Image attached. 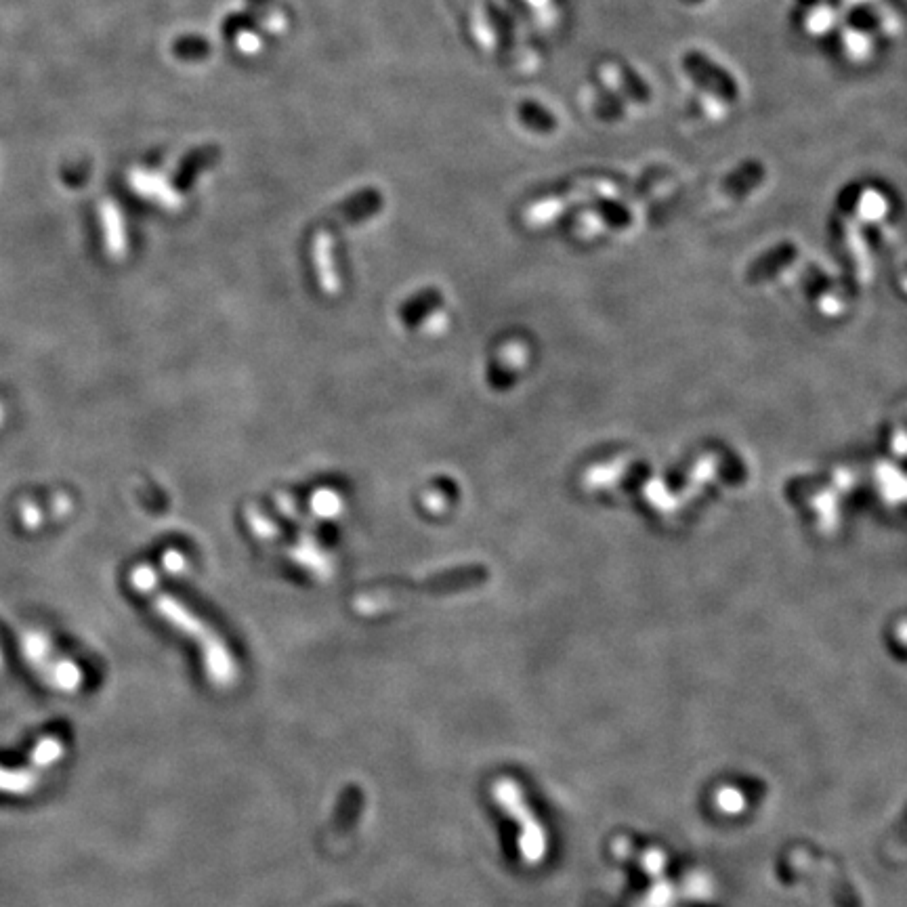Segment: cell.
<instances>
[{
    "label": "cell",
    "mask_w": 907,
    "mask_h": 907,
    "mask_svg": "<svg viewBox=\"0 0 907 907\" xmlns=\"http://www.w3.org/2000/svg\"><path fill=\"white\" fill-rule=\"evenodd\" d=\"M133 586H137L141 595L154 601V607L162 618H166L200 645V649L204 651V664L210 681L219 687H229L238 681V666L234 664V658H231V653L221 641V637H217L213 630H210L204 622H200L192 611L185 609L171 595L160 593L154 569L150 567L133 569Z\"/></svg>",
    "instance_id": "obj_1"
},
{
    "label": "cell",
    "mask_w": 907,
    "mask_h": 907,
    "mask_svg": "<svg viewBox=\"0 0 907 907\" xmlns=\"http://www.w3.org/2000/svg\"><path fill=\"white\" fill-rule=\"evenodd\" d=\"M498 807L509 815L519 828V851L527 866H538L546 857V832L527 805L521 786L511 777H502L492 788Z\"/></svg>",
    "instance_id": "obj_2"
},
{
    "label": "cell",
    "mask_w": 907,
    "mask_h": 907,
    "mask_svg": "<svg viewBox=\"0 0 907 907\" xmlns=\"http://www.w3.org/2000/svg\"><path fill=\"white\" fill-rule=\"evenodd\" d=\"M683 68L698 87L712 93L714 97H719L723 101H735L740 97V89H737L735 78L708 55L700 51H689L683 57Z\"/></svg>",
    "instance_id": "obj_3"
},
{
    "label": "cell",
    "mask_w": 907,
    "mask_h": 907,
    "mask_svg": "<svg viewBox=\"0 0 907 907\" xmlns=\"http://www.w3.org/2000/svg\"><path fill=\"white\" fill-rule=\"evenodd\" d=\"M24 651H26L28 660L32 662V666H36L40 670V674L47 679L49 685H53L61 691H76V687L82 681L80 670L70 660L51 662V658L47 656L49 643L45 641V637L28 635L24 641Z\"/></svg>",
    "instance_id": "obj_4"
},
{
    "label": "cell",
    "mask_w": 907,
    "mask_h": 907,
    "mask_svg": "<svg viewBox=\"0 0 907 907\" xmlns=\"http://www.w3.org/2000/svg\"><path fill=\"white\" fill-rule=\"evenodd\" d=\"M313 263H315V273H318L322 290L326 294L339 292L341 278H339V269H336V263H334L332 238L324 229H320V234L313 240Z\"/></svg>",
    "instance_id": "obj_5"
},
{
    "label": "cell",
    "mask_w": 907,
    "mask_h": 907,
    "mask_svg": "<svg viewBox=\"0 0 907 907\" xmlns=\"http://www.w3.org/2000/svg\"><path fill=\"white\" fill-rule=\"evenodd\" d=\"M767 173H765V166L761 162H744L742 166H737L733 173H729L723 181V192L731 198H742L746 194H750L752 189H756L758 185H761L765 181Z\"/></svg>",
    "instance_id": "obj_6"
},
{
    "label": "cell",
    "mask_w": 907,
    "mask_h": 907,
    "mask_svg": "<svg viewBox=\"0 0 907 907\" xmlns=\"http://www.w3.org/2000/svg\"><path fill=\"white\" fill-rule=\"evenodd\" d=\"M38 782H40V769L36 765L30 769L0 767V792L28 794V792L36 790Z\"/></svg>",
    "instance_id": "obj_7"
},
{
    "label": "cell",
    "mask_w": 907,
    "mask_h": 907,
    "mask_svg": "<svg viewBox=\"0 0 907 907\" xmlns=\"http://www.w3.org/2000/svg\"><path fill=\"white\" fill-rule=\"evenodd\" d=\"M467 5H469V21H471L475 42L481 49H485V53H488V49L494 47L496 40H494L492 28L488 24V17H485L483 3L481 0H467Z\"/></svg>",
    "instance_id": "obj_8"
},
{
    "label": "cell",
    "mask_w": 907,
    "mask_h": 907,
    "mask_svg": "<svg viewBox=\"0 0 907 907\" xmlns=\"http://www.w3.org/2000/svg\"><path fill=\"white\" fill-rule=\"evenodd\" d=\"M61 754H63V744L57 740V737H45V740H42L36 746V750L32 752V765H36L38 769L49 767L51 763L59 761Z\"/></svg>",
    "instance_id": "obj_9"
},
{
    "label": "cell",
    "mask_w": 907,
    "mask_h": 907,
    "mask_svg": "<svg viewBox=\"0 0 907 907\" xmlns=\"http://www.w3.org/2000/svg\"><path fill=\"white\" fill-rule=\"evenodd\" d=\"M523 108H525L527 112H532V116H530V114H523V112H519V114H521V118H523V122H525V124H530V126H532V129H538V131H551V129H553V126H555V120H553V116H551V114H548V112H544V110L540 108V105H534V103H525V105H523Z\"/></svg>",
    "instance_id": "obj_10"
},
{
    "label": "cell",
    "mask_w": 907,
    "mask_h": 907,
    "mask_svg": "<svg viewBox=\"0 0 907 907\" xmlns=\"http://www.w3.org/2000/svg\"><path fill=\"white\" fill-rule=\"evenodd\" d=\"M313 509L324 517H332L341 511V498L330 490H322L313 496Z\"/></svg>",
    "instance_id": "obj_11"
},
{
    "label": "cell",
    "mask_w": 907,
    "mask_h": 907,
    "mask_svg": "<svg viewBox=\"0 0 907 907\" xmlns=\"http://www.w3.org/2000/svg\"><path fill=\"white\" fill-rule=\"evenodd\" d=\"M719 805L723 811L727 813H737V811H742L744 809V798L742 794L733 790V788H725L721 794H719Z\"/></svg>",
    "instance_id": "obj_12"
}]
</instances>
